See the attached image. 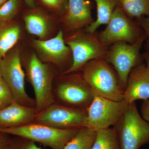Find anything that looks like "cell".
<instances>
[{
	"instance_id": "obj_1",
	"label": "cell",
	"mask_w": 149,
	"mask_h": 149,
	"mask_svg": "<svg viewBox=\"0 0 149 149\" xmlns=\"http://www.w3.org/2000/svg\"><path fill=\"white\" fill-rule=\"evenodd\" d=\"M81 73L95 96L115 101L123 100V91L117 74L104 58L92 60L81 70Z\"/></svg>"
},
{
	"instance_id": "obj_2",
	"label": "cell",
	"mask_w": 149,
	"mask_h": 149,
	"mask_svg": "<svg viewBox=\"0 0 149 149\" xmlns=\"http://www.w3.org/2000/svg\"><path fill=\"white\" fill-rule=\"evenodd\" d=\"M113 127L120 149H139L149 143V122L142 118L135 102L129 104Z\"/></svg>"
},
{
	"instance_id": "obj_3",
	"label": "cell",
	"mask_w": 149,
	"mask_h": 149,
	"mask_svg": "<svg viewBox=\"0 0 149 149\" xmlns=\"http://www.w3.org/2000/svg\"><path fill=\"white\" fill-rule=\"evenodd\" d=\"M53 86L55 102L75 108L87 109L94 96L82 73L62 74Z\"/></svg>"
},
{
	"instance_id": "obj_4",
	"label": "cell",
	"mask_w": 149,
	"mask_h": 149,
	"mask_svg": "<svg viewBox=\"0 0 149 149\" xmlns=\"http://www.w3.org/2000/svg\"><path fill=\"white\" fill-rule=\"evenodd\" d=\"M81 128L60 129L33 122L19 127L0 129V131L37 142L52 149H63Z\"/></svg>"
},
{
	"instance_id": "obj_5",
	"label": "cell",
	"mask_w": 149,
	"mask_h": 149,
	"mask_svg": "<svg viewBox=\"0 0 149 149\" xmlns=\"http://www.w3.org/2000/svg\"><path fill=\"white\" fill-rule=\"evenodd\" d=\"M65 43L72 52V62L69 68L62 74L74 73L81 70L87 63L92 60L104 58L108 50V47L99 39L98 34L85 30L70 35Z\"/></svg>"
},
{
	"instance_id": "obj_6",
	"label": "cell",
	"mask_w": 149,
	"mask_h": 149,
	"mask_svg": "<svg viewBox=\"0 0 149 149\" xmlns=\"http://www.w3.org/2000/svg\"><path fill=\"white\" fill-rule=\"evenodd\" d=\"M25 69L27 80L34 89L38 113L55 102L53 95L54 72L49 65L43 63L35 54L28 59Z\"/></svg>"
},
{
	"instance_id": "obj_7",
	"label": "cell",
	"mask_w": 149,
	"mask_h": 149,
	"mask_svg": "<svg viewBox=\"0 0 149 149\" xmlns=\"http://www.w3.org/2000/svg\"><path fill=\"white\" fill-rule=\"evenodd\" d=\"M146 35L133 44L125 42H117L111 45L104 59L113 66L116 71L118 81L123 91L125 90L128 75L135 67L141 64L140 52Z\"/></svg>"
},
{
	"instance_id": "obj_8",
	"label": "cell",
	"mask_w": 149,
	"mask_h": 149,
	"mask_svg": "<svg viewBox=\"0 0 149 149\" xmlns=\"http://www.w3.org/2000/svg\"><path fill=\"white\" fill-rule=\"evenodd\" d=\"M107 25L98 37L107 47L119 42L133 44L145 34L139 23L128 16L120 6L115 9Z\"/></svg>"
},
{
	"instance_id": "obj_9",
	"label": "cell",
	"mask_w": 149,
	"mask_h": 149,
	"mask_svg": "<svg viewBox=\"0 0 149 149\" xmlns=\"http://www.w3.org/2000/svg\"><path fill=\"white\" fill-rule=\"evenodd\" d=\"M2 77L13 95L15 100L22 105L35 107V100L25 91V74L22 68L19 53L15 49L0 60Z\"/></svg>"
},
{
	"instance_id": "obj_10",
	"label": "cell",
	"mask_w": 149,
	"mask_h": 149,
	"mask_svg": "<svg viewBox=\"0 0 149 149\" xmlns=\"http://www.w3.org/2000/svg\"><path fill=\"white\" fill-rule=\"evenodd\" d=\"M124 101H115L95 96L87 109L88 117L85 127L98 131L114 126L128 107Z\"/></svg>"
},
{
	"instance_id": "obj_11",
	"label": "cell",
	"mask_w": 149,
	"mask_h": 149,
	"mask_svg": "<svg viewBox=\"0 0 149 149\" xmlns=\"http://www.w3.org/2000/svg\"><path fill=\"white\" fill-rule=\"evenodd\" d=\"M87 109L75 108L54 102L37 113L34 122L60 129L85 127Z\"/></svg>"
},
{
	"instance_id": "obj_12",
	"label": "cell",
	"mask_w": 149,
	"mask_h": 149,
	"mask_svg": "<svg viewBox=\"0 0 149 149\" xmlns=\"http://www.w3.org/2000/svg\"><path fill=\"white\" fill-rule=\"evenodd\" d=\"M149 99V70L146 64L141 63L135 67L128 75L123 100L130 104L138 100Z\"/></svg>"
},
{
	"instance_id": "obj_13",
	"label": "cell",
	"mask_w": 149,
	"mask_h": 149,
	"mask_svg": "<svg viewBox=\"0 0 149 149\" xmlns=\"http://www.w3.org/2000/svg\"><path fill=\"white\" fill-rule=\"evenodd\" d=\"M33 44L42 56L44 61L57 65L63 63L71 52L70 48L65 44L63 33L61 30L54 38L47 40H34Z\"/></svg>"
},
{
	"instance_id": "obj_14",
	"label": "cell",
	"mask_w": 149,
	"mask_h": 149,
	"mask_svg": "<svg viewBox=\"0 0 149 149\" xmlns=\"http://www.w3.org/2000/svg\"><path fill=\"white\" fill-rule=\"evenodd\" d=\"M37 114L35 107L25 106L14 100L0 110V129L19 127L34 122Z\"/></svg>"
},
{
	"instance_id": "obj_15",
	"label": "cell",
	"mask_w": 149,
	"mask_h": 149,
	"mask_svg": "<svg viewBox=\"0 0 149 149\" xmlns=\"http://www.w3.org/2000/svg\"><path fill=\"white\" fill-rule=\"evenodd\" d=\"M91 3L86 0H68L63 22L68 31L87 27L94 21L91 15Z\"/></svg>"
},
{
	"instance_id": "obj_16",
	"label": "cell",
	"mask_w": 149,
	"mask_h": 149,
	"mask_svg": "<svg viewBox=\"0 0 149 149\" xmlns=\"http://www.w3.org/2000/svg\"><path fill=\"white\" fill-rule=\"evenodd\" d=\"M97 4V19L85 28L86 32L93 33L102 24H107L115 9L120 6V0H94Z\"/></svg>"
},
{
	"instance_id": "obj_17",
	"label": "cell",
	"mask_w": 149,
	"mask_h": 149,
	"mask_svg": "<svg viewBox=\"0 0 149 149\" xmlns=\"http://www.w3.org/2000/svg\"><path fill=\"white\" fill-rule=\"evenodd\" d=\"M20 34V27L16 24H8L0 28V60L16 44Z\"/></svg>"
},
{
	"instance_id": "obj_18",
	"label": "cell",
	"mask_w": 149,
	"mask_h": 149,
	"mask_svg": "<svg viewBox=\"0 0 149 149\" xmlns=\"http://www.w3.org/2000/svg\"><path fill=\"white\" fill-rule=\"evenodd\" d=\"M97 133V131L87 127H82L67 143L63 149H91L95 140Z\"/></svg>"
},
{
	"instance_id": "obj_19",
	"label": "cell",
	"mask_w": 149,
	"mask_h": 149,
	"mask_svg": "<svg viewBox=\"0 0 149 149\" xmlns=\"http://www.w3.org/2000/svg\"><path fill=\"white\" fill-rule=\"evenodd\" d=\"M24 21L26 29L30 34L41 39L47 35L48 22L42 15L36 13L28 14L24 17Z\"/></svg>"
},
{
	"instance_id": "obj_20",
	"label": "cell",
	"mask_w": 149,
	"mask_h": 149,
	"mask_svg": "<svg viewBox=\"0 0 149 149\" xmlns=\"http://www.w3.org/2000/svg\"><path fill=\"white\" fill-rule=\"evenodd\" d=\"M120 7L131 18L149 16V0H120Z\"/></svg>"
},
{
	"instance_id": "obj_21",
	"label": "cell",
	"mask_w": 149,
	"mask_h": 149,
	"mask_svg": "<svg viewBox=\"0 0 149 149\" xmlns=\"http://www.w3.org/2000/svg\"><path fill=\"white\" fill-rule=\"evenodd\" d=\"M91 149H120L113 128L99 130Z\"/></svg>"
},
{
	"instance_id": "obj_22",
	"label": "cell",
	"mask_w": 149,
	"mask_h": 149,
	"mask_svg": "<svg viewBox=\"0 0 149 149\" xmlns=\"http://www.w3.org/2000/svg\"><path fill=\"white\" fill-rule=\"evenodd\" d=\"M20 4V0H8L0 6V22L10 20L15 15Z\"/></svg>"
},
{
	"instance_id": "obj_23",
	"label": "cell",
	"mask_w": 149,
	"mask_h": 149,
	"mask_svg": "<svg viewBox=\"0 0 149 149\" xmlns=\"http://www.w3.org/2000/svg\"><path fill=\"white\" fill-rule=\"evenodd\" d=\"M10 89L2 78L0 79V110L10 104L14 100Z\"/></svg>"
},
{
	"instance_id": "obj_24",
	"label": "cell",
	"mask_w": 149,
	"mask_h": 149,
	"mask_svg": "<svg viewBox=\"0 0 149 149\" xmlns=\"http://www.w3.org/2000/svg\"><path fill=\"white\" fill-rule=\"evenodd\" d=\"M13 138L9 149H43L37 146L34 141L22 137Z\"/></svg>"
},
{
	"instance_id": "obj_25",
	"label": "cell",
	"mask_w": 149,
	"mask_h": 149,
	"mask_svg": "<svg viewBox=\"0 0 149 149\" xmlns=\"http://www.w3.org/2000/svg\"><path fill=\"white\" fill-rule=\"evenodd\" d=\"M43 2L51 7L66 10L68 1L66 0H42Z\"/></svg>"
},
{
	"instance_id": "obj_26",
	"label": "cell",
	"mask_w": 149,
	"mask_h": 149,
	"mask_svg": "<svg viewBox=\"0 0 149 149\" xmlns=\"http://www.w3.org/2000/svg\"><path fill=\"white\" fill-rule=\"evenodd\" d=\"M10 136L0 131V149H9L13 139Z\"/></svg>"
},
{
	"instance_id": "obj_27",
	"label": "cell",
	"mask_w": 149,
	"mask_h": 149,
	"mask_svg": "<svg viewBox=\"0 0 149 149\" xmlns=\"http://www.w3.org/2000/svg\"><path fill=\"white\" fill-rule=\"evenodd\" d=\"M138 22L142 28L148 39L149 49V16L142 17L138 19Z\"/></svg>"
},
{
	"instance_id": "obj_28",
	"label": "cell",
	"mask_w": 149,
	"mask_h": 149,
	"mask_svg": "<svg viewBox=\"0 0 149 149\" xmlns=\"http://www.w3.org/2000/svg\"><path fill=\"white\" fill-rule=\"evenodd\" d=\"M141 115L146 121L149 122V100H143L141 104Z\"/></svg>"
},
{
	"instance_id": "obj_29",
	"label": "cell",
	"mask_w": 149,
	"mask_h": 149,
	"mask_svg": "<svg viewBox=\"0 0 149 149\" xmlns=\"http://www.w3.org/2000/svg\"><path fill=\"white\" fill-rule=\"evenodd\" d=\"M24 1L26 4L31 8H35V4L34 0H24Z\"/></svg>"
},
{
	"instance_id": "obj_30",
	"label": "cell",
	"mask_w": 149,
	"mask_h": 149,
	"mask_svg": "<svg viewBox=\"0 0 149 149\" xmlns=\"http://www.w3.org/2000/svg\"><path fill=\"white\" fill-rule=\"evenodd\" d=\"M145 58L146 60V65L147 68L149 70V52L145 54Z\"/></svg>"
},
{
	"instance_id": "obj_31",
	"label": "cell",
	"mask_w": 149,
	"mask_h": 149,
	"mask_svg": "<svg viewBox=\"0 0 149 149\" xmlns=\"http://www.w3.org/2000/svg\"><path fill=\"white\" fill-rule=\"evenodd\" d=\"M8 0H0V6L6 2Z\"/></svg>"
},
{
	"instance_id": "obj_32",
	"label": "cell",
	"mask_w": 149,
	"mask_h": 149,
	"mask_svg": "<svg viewBox=\"0 0 149 149\" xmlns=\"http://www.w3.org/2000/svg\"><path fill=\"white\" fill-rule=\"evenodd\" d=\"M2 78V77L1 70V64H0V79Z\"/></svg>"
},
{
	"instance_id": "obj_33",
	"label": "cell",
	"mask_w": 149,
	"mask_h": 149,
	"mask_svg": "<svg viewBox=\"0 0 149 149\" xmlns=\"http://www.w3.org/2000/svg\"><path fill=\"white\" fill-rule=\"evenodd\" d=\"M66 1H68V0H66Z\"/></svg>"
}]
</instances>
